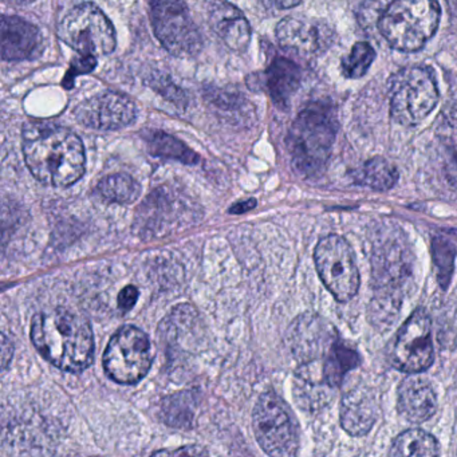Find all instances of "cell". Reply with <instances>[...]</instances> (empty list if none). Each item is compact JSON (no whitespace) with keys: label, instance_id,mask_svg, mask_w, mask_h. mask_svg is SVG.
I'll return each mask as SVG.
<instances>
[{"label":"cell","instance_id":"1","mask_svg":"<svg viewBox=\"0 0 457 457\" xmlns=\"http://www.w3.org/2000/svg\"><path fill=\"white\" fill-rule=\"evenodd\" d=\"M23 154L34 178L46 186L69 187L84 176L81 138L52 122H31L23 130Z\"/></svg>","mask_w":457,"mask_h":457},{"label":"cell","instance_id":"2","mask_svg":"<svg viewBox=\"0 0 457 457\" xmlns=\"http://www.w3.org/2000/svg\"><path fill=\"white\" fill-rule=\"evenodd\" d=\"M31 341L61 370L82 371L92 363L95 336L87 318L66 309L47 310L34 317Z\"/></svg>","mask_w":457,"mask_h":457},{"label":"cell","instance_id":"3","mask_svg":"<svg viewBox=\"0 0 457 457\" xmlns=\"http://www.w3.org/2000/svg\"><path fill=\"white\" fill-rule=\"evenodd\" d=\"M338 132V114L330 103L309 104L296 117L287 135L294 168L306 178L325 170Z\"/></svg>","mask_w":457,"mask_h":457},{"label":"cell","instance_id":"4","mask_svg":"<svg viewBox=\"0 0 457 457\" xmlns=\"http://www.w3.org/2000/svg\"><path fill=\"white\" fill-rule=\"evenodd\" d=\"M440 15L437 0H393L382 12L378 29L393 49L417 52L435 36Z\"/></svg>","mask_w":457,"mask_h":457},{"label":"cell","instance_id":"5","mask_svg":"<svg viewBox=\"0 0 457 457\" xmlns=\"http://www.w3.org/2000/svg\"><path fill=\"white\" fill-rule=\"evenodd\" d=\"M390 114L397 124H421L438 103L435 74L427 66L401 69L390 79Z\"/></svg>","mask_w":457,"mask_h":457},{"label":"cell","instance_id":"6","mask_svg":"<svg viewBox=\"0 0 457 457\" xmlns=\"http://www.w3.org/2000/svg\"><path fill=\"white\" fill-rule=\"evenodd\" d=\"M58 37L82 57H103L116 49L113 25L93 4L74 7L61 22Z\"/></svg>","mask_w":457,"mask_h":457},{"label":"cell","instance_id":"7","mask_svg":"<svg viewBox=\"0 0 457 457\" xmlns=\"http://www.w3.org/2000/svg\"><path fill=\"white\" fill-rule=\"evenodd\" d=\"M106 374L119 384H136L148 374L154 350L148 336L135 326H125L112 337L105 353Z\"/></svg>","mask_w":457,"mask_h":457},{"label":"cell","instance_id":"8","mask_svg":"<svg viewBox=\"0 0 457 457\" xmlns=\"http://www.w3.org/2000/svg\"><path fill=\"white\" fill-rule=\"evenodd\" d=\"M314 261L320 280L337 301L354 298L360 287V271L346 239L338 235L322 237L315 247Z\"/></svg>","mask_w":457,"mask_h":457},{"label":"cell","instance_id":"9","mask_svg":"<svg viewBox=\"0 0 457 457\" xmlns=\"http://www.w3.org/2000/svg\"><path fill=\"white\" fill-rule=\"evenodd\" d=\"M259 445L271 456H294L298 452L295 422L285 401L274 392L261 395L253 416Z\"/></svg>","mask_w":457,"mask_h":457},{"label":"cell","instance_id":"10","mask_svg":"<svg viewBox=\"0 0 457 457\" xmlns=\"http://www.w3.org/2000/svg\"><path fill=\"white\" fill-rule=\"evenodd\" d=\"M151 20L162 46L175 57H194L203 39L184 0H151Z\"/></svg>","mask_w":457,"mask_h":457},{"label":"cell","instance_id":"11","mask_svg":"<svg viewBox=\"0 0 457 457\" xmlns=\"http://www.w3.org/2000/svg\"><path fill=\"white\" fill-rule=\"evenodd\" d=\"M390 363L405 373H421L433 363L432 322L424 309H417L397 331L389 347Z\"/></svg>","mask_w":457,"mask_h":457},{"label":"cell","instance_id":"12","mask_svg":"<svg viewBox=\"0 0 457 457\" xmlns=\"http://www.w3.org/2000/svg\"><path fill=\"white\" fill-rule=\"evenodd\" d=\"M74 114L85 127L117 130L135 121L136 106L127 96L108 92L79 104Z\"/></svg>","mask_w":457,"mask_h":457},{"label":"cell","instance_id":"13","mask_svg":"<svg viewBox=\"0 0 457 457\" xmlns=\"http://www.w3.org/2000/svg\"><path fill=\"white\" fill-rule=\"evenodd\" d=\"M280 46L301 55L325 53L334 41V31L322 21L310 18L287 17L277 26Z\"/></svg>","mask_w":457,"mask_h":457},{"label":"cell","instance_id":"14","mask_svg":"<svg viewBox=\"0 0 457 457\" xmlns=\"http://www.w3.org/2000/svg\"><path fill=\"white\" fill-rule=\"evenodd\" d=\"M338 339L336 328L317 314H304L291 326V350L302 363L322 360Z\"/></svg>","mask_w":457,"mask_h":457},{"label":"cell","instance_id":"15","mask_svg":"<svg viewBox=\"0 0 457 457\" xmlns=\"http://www.w3.org/2000/svg\"><path fill=\"white\" fill-rule=\"evenodd\" d=\"M44 39L36 26L20 17L2 20V58L4 61L31 60L41 54Z\"/></svg>","mask_w":457,"mask_h":457},{"label":"cell","instance_id":"16","mask_svg":"<svg viewBox=\"0 0 457 457\" xmlns=\"http://www.w3.org/2000/svg\"><path fill=\"white\" fill-rule=\"evenodd\" d=\"M210 25L216 36L234 52H245L251 41V26L247 18L234 4L212 0L208 7Z\"/></svg>","mask_w":457,"mask_h":457},{"label":"cell","instance_id":"17","mask_svg":"<svg viewBox=\"0 0 457 457\" xmlns=\"http://www.w3.org/2000/svg\"><path fill=\"white\" fill-rule=\"evenodd\" d=\"M341 425L352 436H365L370 432L378 417V405L371 390L363 385L345 393L341 401Z\"/></svg>","mask_w":457,"mask_h":457},{"label":"cell","instance_id":"18","mask_svg":"<svg viewBox=\"0 0 457 457\" xmlns=\"http://www.w3.org/2000/svg\"><path fill=\"white\" fill-rule=\"evenodd\" d=\"M397 408L401 416L414 424H421L435 414L437 397L429 379L411 376L398 386Z\"/></svg>","mask_w":457,"mask_h":457},{"label":"cell","instance_id":"19","mask_svg":"<svg viewBox=\"0 0 457 457\" xmlns=\"http://www.w3.org/2000/svg\"><path fill=\"white\" fill-rule=\"evenodd\" d=\"M334 390L326 381L322 360L302 363L294 382V397L304 411H318L334 400Z\"/></svg>","mask_w":457,"mask_h":457},{"label":"cell","instance_id":"20","mask_svg":"<svg viewBox=\"0 0 457 457\" xmlns=\"http://www.w3.org/2000/svg\"><path fill=\"white\" fill-rule=\"evenodd\" d=\"M301 69L293 61L283 57L272 61L267 71V87L278 108H288L291 98L301 87Z\"/></svg>","mask_w":457,"mask_h":457},{"label":"cell","instance_id":"21","mask_svg":"<svg viewBox=\"0 0 457 457\" xmlns=\"http://www.w3.org/2000/svg\"><path fill=\"white\" fill-rule=\"evenodd\" d=\"M350 176L358 186L366 187L374 191H389L398 181L397 168L384 157L378 156L355 168Z\"/></svg>","mask_w":457,"mask_h":457},{"label":"cell","instance_id":"22","mask_svg":"<svg viewBox=\"0 0 457 457\" xmlns=\"http://www.w3.org/2000/svg\"><path fill=\"white\" fill-rule=\"evenodd\" d=\"M360 354L350 345L337 339L330 352L322 358L323 374L326 381L333 387H338L347 371L360 365Z\"/></svg>","mask_w":457,"mask_h":457},{"label":"cell","instance_id":"23","mask_svg":"<svg viewBox=\"0 0 457 457\" xmlns=\"http://www.w3.org/2000/svg\"><path fill=\"white\" fill-rule=\"evenodd\" d=\"M390 456H437L440 444L430 433L422 429H408L392 443Z\"/></svg>","mask_w":457,"mask_h":457},{"label":"cell","instance_id":"24","mask_svg":"<svg viewBox=\"0 0 457 457\" xmlns=\"http://www.w3.org/2000/svg\"><path fill=\"white\" fill-rule=\"evenodd\" d=\"M149 154L162 159L178 160L184 164H196L199 156L189 149L186 144L164 132H151L148 138Z\"/></svg>","mask_w":457,"mask_h":457},{"label":"cell","instance_id":"25","mask_svg":"<svg viewBox=\"0 0 457 457\" xmlns=\"http://www.w3.org/2000/svg\"><path fill=\"white\" fill-rule=\"evenodd\" d=\"M98 192L108 202L130 204L140 196L141 187L132 176L117 173L103 179L98 184Z\"/></svg>","mask_w":457,"mask_h":457},{"label":"cell","instance_id":"26","mask_svg":"<svg viewBox=\"0 0 457 457\" xmlns=\"http://www.w3.org/2000/svg\"><path fill=\"white\" fill-rule=\"evenodd\" d=\"M194 395L189 393H179L162 401V417L170 427H189L194 422Z\"/></svg>","mask_w":457,"mask_h":457},{"label":"cell","instance_id":"27","mask_svg":"<svg viewBox=\"0 0 457 457\" xmlns=\"http://www.w3.org/2000/svg\"><path fill=\"white\" fill-rule=\"evenodd\" d=\"M376 58V52L366 42H358L352 52L342 60L341 71L346 79H361L368 73Z\"/></svg>","mask_w":457,"mask_h":457},{"label":"cell","instance_id":"28","mask_svg":"<svg viewBox=\"0 0 457 457\" xmlns=\"http://www.w3.org/2000/svg\"><path fill=\"white\" fill-rule=\"evenodd\" d=\"M432 248L433 261L437 270V282L441 287L446 288L453 274L456 248L449 240L440 237H433Z\"/></svg>","mask_w":457,"mask_h":457},{"label":"cell","instance_id":"29","mask_svg":"<svg viewBox=\"0 0 457 457\" xmlns=\"http://www.w3.org/2000/svg\"><path fill=\"white\" fill-rule=\"evenodd\" d=\"M436 136L444 149L457 145V103L449 105L438 116L437 124H436Z\"/></svg>","mask_w":457,"mask_h":457},{"label":"cell","instance_id":"30","mask_svg":"<svg viewBox=\"0 0 457 457\" xmlns=\"http://www.w3.org/2000/svg\"><path fill=\"white\" fill-rule=\"evenodd\" d=\"M382 12L384 10H382L378 0H365L358 9V22H360L361 28L373 31L374 28L379 25Z\"/></svg>","mask_w":457,"mask_h":457},{"label":"cell","instance_id":"31","mask_svg":"<svg viewBox=\"0 0 457 457\" xmlns=\"http://www.w3.org/2000/svg\"><path fill=\"white\" fill-rule=\"evenodd\" d=\"M96 65H97V58L82 57V55H79V58H74L68 74L63 79V87L66 89H71L74 85V79L79 76V74H87L95 71Z\"/></svg>","mask_w":457,"mask_h":457},{"label":"cell","instance_id":"32","mask_svg":"<svg viewBox=\"0 0 457 457\" xmlns=\"http://www.w3.org/2000/svg\"><path fill=\"white\" fill-rule=\"evenodd\" d=\"M444 173L446 180L453 188L457 189V145L445 148L444 157Z\"/></svg>","mask_w":457,"mask_h":457},{"label":"cell","instance_id":"33","mask_svg":"<svg viewBox=\"0 0 457 457\" xmlns=\"http://www.w3.org/2000/svg\"><path fill=\"white\" fill-rule=\"evenodd\" d=\"M138 295H140V293H138L137 287L127 286L119 294V298H117V304H119L120 310L129 312L130 309H133V306L137 303Z\"/></svg>","mask_w":457,"mask_h":457},{"label":"cell","instance_id":"34","mask_svg":"<svg viewBox=\"0 0 457 457\" xmlns=\"http://www.w3.org/2000/svg\"><path fill=\"white\" fill-rule=\"evenodd\" d=\"M266 6L274 7V9L287 10L298 6L301 0H261Z\"/></svg>","mask_w":457,"mask_h":457},{"label":"cell","instance_id":"35","mask_svg":"<svg viewBox=\"0 0 457 457\" xmlns=\"http://www.w3.org/2000/svg\"><path fill=\"white\" fill-rule=\"evenodd\" d=\"M2 349H4V353H2V361H4V370H6L7 365H9L10 361L12 358V341L7 338L6 336H4V339H2Z\"/></svg>","mask_w":457,"mask_h":457},{"label":"cell","instance_id":"36","mask_svg":"<svg viewBox=\"0 0 457 457\" xmlns=\"http://www.w3.org/2000/svg\"><path fill=\"white\" fill-rule=\"evenodd\" d=\"M256 207V202L253 199L247 200V202L237 203L234 207H231L229 212L231 213H245L247 211L253 210Z\"/></svg>","mask_w":457,"mask_h":457},{"label":"cell","instance_id":"37","mask_svg":"<svg viewBox=\"0 0 457 457\" xmlns=\"http://www.w3.org/2000/svg\"><path fill=\"white\" fill-rule=\"evenodd\" d=\"M12 2H15V4H31V2H34V0H12Z\"/></svg>","mask_w":457,"mask_h":457},{"label":"cell","instance_id":"38","mask_svg":"<svg viewBox=\"0 0 457 457\" xmlns=\"http://www.w3.org/2000/svg\"><path fill=\"white\" fill-rule=\"evenodd\" d=\"M456 235H457V231H456Z\"/></svg>","mask_w":457,"mask_h":457}]
</instances>
